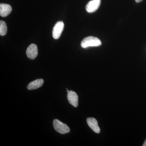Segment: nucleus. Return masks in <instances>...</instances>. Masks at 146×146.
<instances>
[{
  "instance_id": "f257e3e1",
  "label": "nucleus",
  "mask_w": 146,
  "mask_h": 146,
  "mask_svg": "<svg viewBox=\"0 0 146 146\" xmlns=\"http://www.w3.org/2000/svg\"><path fill=\"white\" fill-rule=\"evenodd\" d=\"M101 44L102 42L100 39L94 36H89L85 37L82 40L80 44L81 47L83 48L99 46Z\"/></svg>"
},
{
  "instance_id": "f03ea898",
  "label": "nucleus",
  "mask_w": 146,
  "mask_h": 146,
  "mask_svg": "<svg viewBox=\"0 0 146 146\" xmlns=\"http://www.w3.org/2000/svg\"><path fill=\"white\" fill-rule=\"evenodd\" d=\"M53 127L57 132L61 134H65L70 132V127L68 125L61 122L59 120L55 119L53 122Z\"/></svg>"
},
{
  "instance_id": "7ed1b4c3",
  "label": "nucleus",
  "mask_w": 146,
  "mask_h": 146,
  "mask_svg": "<svg viewBox=\"0 0 146 146\" xmlns=\"http://www.w3.org/2000/svg\"><path fill=\"white\" fill-rule=\"evenodd\" d=\"M64 28V24L62 21H58L56 23L52 30V36L54 39H58L62 34Z\"/></svg>"
},
{
  "instance_id": "20e7f679",
  "label": "nucleus",
  "mask_w": 146,
  "mask_h": 146,
  "mask_svg": "<svg viewBox=\"0 0 146 146\" xmlns=\"http://www.w3.org/2000/svg\"><path fill=\"white\" fill-rule=\"evenodd\" d=\"M101 4V0H92L86 6V10L89 13H93L98 10Z\"/></svg>"
},
{
  "instance_id": "39448f33",
  "label": "nucleus",
  "mask_w": 146,
  "mask_h": 146,
  "mask_svg": "<svg viewBox=\"0 0 146 146\" xmlns=\"http://www.w3.org/2000/svg\"><path fill=\"white\" fill-rule=\"evenodd\" d=\"M38 48L35 44H32L27 48V56L31 59H34L38 55Z\"/></svg>"
},
{
  "instance_id": "423d86ee",
  "label": "nucleus",
  "mask_w": 146,
  "mask_h": 146,
  "mask_svg": "<svg viewBox=\"0 0 146 146\" xmlns=\"http://www.w3.org/2000/svg\"><path fill=\"white\" fill-rule=\"evenodd\" d=\"M67 98L69 103L74 107H77L78 104V97L74 91H70L68 92Z\"/></svg>"
},
{
  "instance_id": "0eeeda50",
  "label": "nucleus",
  "mask_w": 146,
  "mask_h": 146,
  "mask_svg": "<svg viewBox=\"0 0 146 146\" xmlns=\"http://www.w3.org/2000/svg\"><path fill=\"white\" fill-rule=\"evenodd\" d=\"M86 121L89 127L94 132L98 133H100V129L98 124V121L96 119L92 117L88 118L86 119Z\"/></svg>"
},
{
  "instance_id": "6e6552de",
  "label": "nucleus",
  "mask_w": 146,
  "mask_h": 146,
  "mask_svg": "<svg viewBox=\"0 0 146 146\" xmlns=\"http://www.w3.org/2000/svg\"><path fill=\"white\" fill-rule=\"evenodd\" d=\"M12 7L7 4L1 3L0 4V15L3 17L8 16L12 11Z\"/></svg>"
},
{
  "instance_id": "1a4fd4ad",
  "label": "nucleus",
  "mask_w": 146,
  "mask_h": 146,
  "mask_svg": "<svg viewBox=\"0 0 146 146\" xmlns=\"http://www.w3.org/2000/svg\"><path fill=\"white\" fill-rule=\"evenodd\" d=\"M44 83V80L42 79H36L29 83L27 88L29 90H35L41 87Z\"/></svg>"
},
{
  "instance_id": "9d476101",
  "label": "nucleus",
  "mask_w": 146,
  "mask_h": 146,
  "mask_svg": "<svg viewBox=\"0 0 146 146\" xmlns=\"http://www.w3.org/2000/svg\"><path fill=\"white\" fill-rule=\"evenodd\" d=\"M7 31V26L5 22L2 21H0V35L1 36L5 35Z\"/></svg>"
},
{
  "instance_id": "9b49d317",
  "label": "nucleus",
  "mask_w": 146,
  "mask_h": 146,
  "mask_svg": "<svg viewBox=\"0 0 146 146\" xmlns=\"http://www.w3.org/2000/svg\"><path fill=\"white\" fill-rule=\"evenodd\" d=\"M142 0H135V1H136V2L137 3H139L140 2H141V1H142Z\"/></svg>"
},
{
  "instance_id": "f8f14e48",
  "label": "nucleus",
  "mask_w": 146,
  "mask_h": 146,
  "mask_svg": "<svg viewBox=\"0 0 146 146\" xmlns=\"http://www.w3.org/2000/svg\"><path fill=\"white\" fill-rule=\"evenodd\" d=\"M143 146H146V140L145 141V142L143 143Z\"/></svg>"
},
{
  "instance_id": "ddd939ff",
  "label": "nucleus",
  "mask_w": 146,
  "mask_h": 146,
  "mask_svg": "<svg viewBox=\"0 0 146 146\" xmlns=\"http://www.w3.org/2000/svg\"><path fill=\"white\" fill-rule=\"evenodd\" d=\"M67 92H68H68H69V91H69V90H68V89H67Z\"/></svg>"
}]
</instances>
